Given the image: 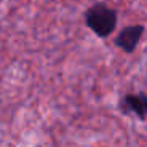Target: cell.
I'll list each match as a JSON object with an SVG mask.
<instances>
[{
  "label": "cell",
  "mask_w": 147,
  "mask_h": 147,
  "mask_svg": "<svg viewBox=\"0 0 147 147\" xmlns=\"http://www.w3.org/2000/svg\"><path fill=\"white\" fill-rule=\"evenodd\" d=\"M86 26L100 38H108L117 27V11L106 3H95L89 7L84 14Z\"/></svg>",
  "instance_id": "obj_1"
},
{
  "label": "cell",
  "mask_w": 147,
  "mask_h": 147,
  "mask_svg": "<svg viewBox=\"0 0 147 147\" xmlns=\"http://www.w3.org/2000/svg\"><path fill=\"white\" fill-rule=\"evenodd\" d=\"M144 32H146V27H144L142 24L127 26L117 33V38L114 40V43H115V46L120 48L123 52L130 54V52H133L134 49L138 48Z\"/></svg>",
  "instance_id": "obj_2"
},
{
  "label": "cell",
  "mask_w": 147,
  "mask_h": 147,
  "mask_svg": "<svg viewBox=\"0 0 147 147\" xmlns=\"http://www.w3.org/2000/svg\"><path fill=\"white\" fill-rule=\"evenodd\" d=\"M119 109L123 114H134L139 120L147 119V93H127L119 101Z\"/></svg>",
  "instance_id": "obj_3"
}]
</instances>
